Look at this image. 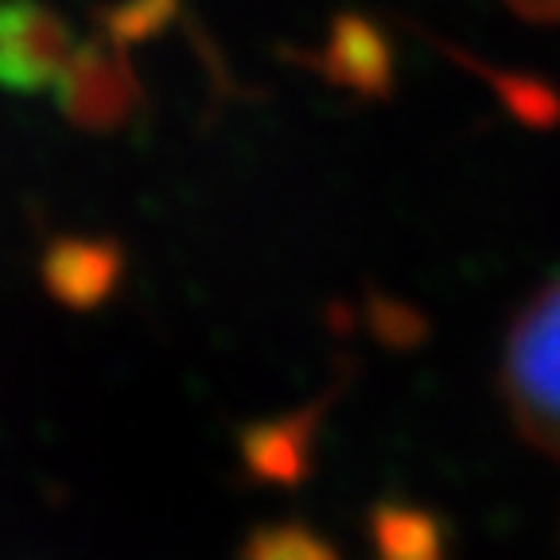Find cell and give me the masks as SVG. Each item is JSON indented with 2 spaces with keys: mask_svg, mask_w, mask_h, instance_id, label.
I'll return each instance as SVG.
<instances>
[{
  "mask_svg": "<svg viewBox=\"0 0 560 560\" xmlns=\"http://www.w3.org/2000/svg\"><path fill=\"white\" fill-rule=\"evenodd\" d=\"M125 272V249L114 237H59L47 245L39 277L44 289L70 312H94L114 296Z\"/></svg>",
  "mask_w": 560,
  "mask_h": 560,
  "instance_id": "cell-4",
  "label": "cell"
},
{
  "mask_svg": "<svg viewBox=\"0 0 560 560\" xmlns=\"http://www.w3.org/2000/svg\"><path fill=\"white\" fill-rule=\"evenodd\" d=\"M327 412V401H315L307 409L292 412V417L265 420V424H249L237 440L242 447L245 471L261 482H277V487H296L304 475L312 471V452H315V429Z\"/></svg>",
  "mask_w": 560,
  "mask_h": 560,
  "instance_id": "cell-6",
  "label": "cell"
},
{
  "mask_svg": "<svg viewBox=\"0 0 560 560\" xmlns=\"http://www.w3.org/2000/svg\"><path fill=\"white\" fill-rule=\"evenodd\" d=\"M517 12L537 20H560V0H510Z\"/></svg>",
  "mask_w": 560,
  "mask_h": 560,
  "instance_id": "cell-10",
  "label": "cell"
},
{
  "mask_svg": "<svg viewBox=\"0 0 560 560\" xmlns=\"http://www.w3.org/2000/svg\"><path fill=\"white\" fill-rule=\"evenodd\" d=\"M179 16V0H117L102 12V35L121 47L144 44Z\"/></svg>",
  "mask_w": 560,
  "mask_h": 560,
  "instance_id": "cell-9",
  "label": "cell"
},
{
  "mask_svg": "<svg viewBox=\"0 0 560 560\" xmlns=\"http://www.w3.org/2000/svg\"><path fill=\"white\" fill-rule=\"evenodd\" d=\"M315 70L342 90L362 97H385L394 90V47L374 20L342 12L331 20L324 51L315 55Z\"/></svg>",
  "mask_w": 560,
  "mask_h": 560,
  "instance_id": "cell-5",
  "label": "cell"
},
{
  "mask_svg": "<svg viewBox=\"0 0 560 560\" xmlns=\"http://www.w3.org/2000/svg\"><path fill=\"white\" fill-rule=\"evenodd\" d=\"M242 560H342L339 549L324 534H315L300 522L261 525L245 537Z\"/></svg>",
  "mask_w": 560,
  "mask_h": 560,
  "instance_id": "cell-8",
  "label": "cell"
},
{
  "mask_svg": "<svg viewBox=\"0 0 560 560\" xmlns=\"http://www.w3.org/2000/svg\"><path fill=\"white\" fill-rule=\"evenodd\" d=\"M370 541L377 560H447L444 529L429 510L382 502L370 514Z\"/></svg>",
  "mask_w": 560,
  "mask_h": 560,
  "instance_id": "cell-7",
  "label": "cell"
},
{
  "mask_svg": "<svg viewBox=\"0 0 560 560\" xmlns=\"http://www.w3.org/2000/svg\"><path fill=\"white\" fill-rule=\"evenodd\" d=\"M59 109L70 125L82 132H117L137 117L140 109V82L132 74L125 47L114 39H90L79 44L67 74L55 86Z\"/></svg>",
  "mask_w": 560,
  "mask_h": 560,
  "instance_id": "cell-2",
  "label": "cell"
},
{
  "mask_svg": "<svg viewBox=\"0 0 560 560\" xmlns=\"http://www.w3.org/2000/svg\"><path fill=\"white\" fill-rule=\"evenodd\" d=\"M79 44L74 32L44 0L0 4V86L12 94H44L67 74Z\"/></svg>",
  "mask_w": 560,
  "mask_h": 560,
  "instance_id": "cell-3",
  "label": "cell"
},
{
  "mask_svg": "<svg viewBox=\"0 0 560 560\" xmlns=\"http://www.w3.org/2000/svg\"><path fill=\"white\" fill-rule=\"evenodd\" d=\"M502 397L517 429L537 447L560 455V280L537 292L510 327Z\"/></svg>",
  "mask_w": 560,
  "mask_h": 560,
  "instance_id": "cell-1",
  "label": "cell"
}]
</instances>
